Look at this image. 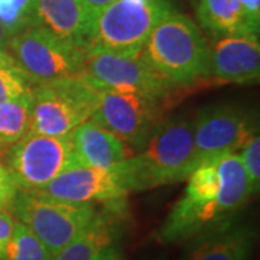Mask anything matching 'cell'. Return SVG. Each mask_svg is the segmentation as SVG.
Listing matches in <instances>:
<instances>
[{
    "label": "cell",
    "mask_w": 260,
    "mask_h": 260,
    "mask_svg": "<svg viewBox=\"0 0 260 260\" xmlns=\"http://www.w3.org/2000/svg\"><path fill=\"white\" fill-rule=\"evenodd\" d=\"M6 167L19 191H35L77 167L70 135L47 136L28 132L6 152Z\"/></svg>",
    "instance_id": "10"
},
{
    "label": "cell",
    "mask_w": 260,
    "mask_h": 260,
    "mask_svg": "<svg viewBox=\"0 0 260 260\" xmlns=\"http://www.w3.org/2000/svg\"><path fill=\"white\" fill-rule=\"evenodd\" d=\"M175 9L174 0H114L94 16L90 49L138 55L153 28Z\"/></svg>",
    "instance_id": "4"
},
{
    "label": "cell",
    "mask_w": 260,
    "mask_h": 260,
    "mask_svg": "<svg viewBox=\"0 0 260 260\" xmlns=\"http://www.w3.org/2000/svg\"><path fill=\"white\" fill-rule=\"evenodd\" d=\"M253 26L260 28V0H237Z\"/></svg>",
    "instance_id": "26"
},
{
    "label": "cell",
    "mask_w": 260,
    "mask_h": 260,
    "mask_svg": "<svg viewBox=\"0 0 260 260\" xmlns=\"http://www.w3.org/2000/svg\"><path fill=\"white\" fill-rule=\"evenodd\" d=\"M70 139L78 165L110 169L129 156L124 143L93 119L78 124L70 133Z\"/></svg>",
    "instance_id": "16"
},
{
    "label": "cell",
    "mask_w": 260,
    "mask_h": 260,
    "mask_svg": "<svg viewBox=\"0 0 260 260\" xmlns=\"http://www.w3.org/2000/svg\"><path fill=\"white\" fill-rule=\"evenodd\" d=\"M9 55L35 84L74 78L83 73L84 52L38 25L12 37Z\"/></svg>",
    "instance_id": "9"
},
{
    "label": "cell",
    "mask_w": 260,
    "mask_h": 260,
    "mask_svg": "<svg viewBox=\"0 0 260 260\" xmlns=\"http://www.w3.org/2000/svg\"><path fill=\"white\" fill-rule=\"evenodd\" d=\"M10 39H12L10 32L6 29V26L0 22V51H2V52H8V54H9Z\"/></svg>",
    "instance_id": "28"
},
{
    "label": "cell",
    "mask_w": 260,
    "mask_h": 260,
    "mask_svg": "<svg viewBox=\"0 0 260 260\" xmlns=\"http://www.w3.org/2000/svg\"><path fill=\"white\" fill-rule=\"evenodd\" d=\"M80 77L97 90L142 93L171 102L181 90L162 78L140 54L126 55L95 48L84 52Z\"/></svg>",
    "instance_id": "8"
},
{
    "label": "cell",
    "mask_w": 260,
    "mask_h": 260,
    "mask_svg": "<svg viewBox=\"0 0 260 260\" xmlns=\"http://www.w3.org/2000/svg\"><path fill=\"white\" fill-rule=\"evenodd\" d=\"M15 218L9 210H0V260H6V250L13 232Z\"/></svg>",
    "instance_id": "25"
},
{
    "label": "cell",
    "mask_w": 260,
    "mask_h": 260,
    "mask_svg": "<svg viewBox=\"0 0 260 260\" xmlns=\"http://www.w3.org/2000/svg\"><path fill=\"white\" fill-rule=\"evenodd\" d=\"M91 260H126L121 251L120 246L117 243H113L110 246L100 250Z\"/></svg>",
    "instance_id": "27"
},
{
    "label": "cell",
    "mask_w": 260,
    "mask_h": 260,
    "mask_svg": "<svg viewBox=\"0 0 260 260\" xmlns=\"http://www.w3.org/2000/svg\"><path fill=\"white\" fill-rule=\"evenodd\" d=\"M0 22L12 37L38 25L35 0H0Z\"/></svg>",
    "instance_id": "21"
},
{
    "label": "cell",
    "mask_w": 260,
    "mask_h": 260,
    "mask_svg": "<svg viewBox=\"0 0 260 260\" xmlns=\"http://www.w3.org/2000/svg\"><path fill=\"white\" fill-rule=\"evenodd\" d=\"M140 56L181 90L208 78L210 44L194 20L178 9L169 12L153 28Z\"/></svg>",
    "instance_id": "3"
},
{
    "label": "cell",
    "mask_w": 260,
    "mask_h": 260,
    "mask_svg": "<svg viewBox=\"0 0 260 260\" xmlns=\"http://www.w3.org/2000/svg\"><path fill=\"white\" fill-rule=\"evenodd\" d=\"M239 156L247 175L249 184L254 194L259 192L260 188V138L259 133L254 132L239 149Z\"/></svg>",
    "instance_id": "23"
},
{
    "label": "cell",
    "mask_w": 260,
    "mask_h": 260,
    "mask_svg": "<svg viewBox=\"0 0 260 260\" xmlns=\"http://www.w3.org/2000/svg\"><path fill=\"white\" fill-rule=\"evenodd\" d=\"M32 91L0 104V148H10L30 130Z\"/></svg>",
    "instance_id": "19"
},
{
    "label": "cell",
    "mask_w": 260,
    "mask_h": 260,
    "mask_svg": "<svg viewBox=\"0 0 260 260\" xmlns=\"http://www.w3.org/2000/svg\"><path fill=\"white\" fill-rule=\"evenodd\" d=\"M253 244L250 227L232 221L189 240L179 260H250Z\"/></svg>",
    "instance_id": "15"
},
{
    "label": "cell",
    "mask_w": 260,
    "mask_h": 260,
    "mask_svg": "<svg viewBox=\"0 0 260 260\" xmlns=\"http://www.w3.org/2000/svg\"><path fill=\"white\" fill-rule=\"evenodd\" d=\"M124 204L106 205L99 210L91 223L56 253L52 260H91L104 247L117 243L121 233Z\"/></svg>",
    "instance_id": "17"
},
{
    "label": "cell",
    "mask_w": 260,
    "mask_h": 260,
    "mask_svg": "<svg viewBox=\"0 0 260 260\" xmlns=\"http://www.w3.org/2000/svg\"><path fill=\"white\" fill-rule=\"evenodd\" d=\"M95 100L97 88L81 77L35 84L32 88L29 132L67 136L78 124L91 119Z\"/></svg>",
    "instance_id": "5"
},
{
    "label": "cell",
    "mask_w": 260,
    "mask_h": 260,
    "mask_svg": "<svg viewBox=\"0 0 260 260\" xmlns=\"http://www.w3.org/2000/svg\"><path fill=\"white\" fill-rule=\"evenodd\" d=\"M83 2L84 5L95 15V13H99L102 9L107 8V6H109L112 2H114V0H83Z\"/></svg>",
    "instance_id": "29"
},
{
    "label": "cell",
    "mask_w": 260,
    "mask_h": 260,
    "mask_svg": "<svg viewBox=\"0 0 260 260\" xmlns=\"http://www.w3.org/2000/svg\"><path fill=\"white\" fill-rule=\"evenodd\" d=\"M0 65H16V62H15V59L8 52H2L0 51Z\"/></svg>",
    "instance_id": "30"
},
{
    "label": "cell",
    "mask_w": 260,
    "mask_h": 260,
    "mask_svg": "<svg viewBox=\"0 0 260 260\" xmlns=\"http://www.w3.org/2000/svg\"><path fill=\"white\" fill-rule=\"evenodd\" d=\"M247 110L233 103L205 106L192 119L195 156L198 165L207 159L237 152L256 130Z\"/></svg>",
    "instance_id": "12"
},
{
    "label": "cell",
    "mask_w": 260,
    "mask_h": 260,
    "mask_svg": "<svg viewBox=\"0 0 260 260\" xmlns=\"http://www.w3.org/2000/svg\"><path fill=\"white\" fill-rule=\"evenodd\" d=\"M9 211L55 256L91 223L99 210L90 204H70L30 191H19Z\"/></svg>",
    "instance_id": "6"
},
{
    "label": "cell",
    "mask_w": 260,
    "mask_h": 260,
    "mask_svg": "<svg viewBox=\"0 0 260 260\" xmlns=\"http://www.w3.org/2000/svg\"><path fill=\"white\" fill-rule=\"evenodd\" d=\"M54 254L28 227L15 220L6 260H52Z\"/></svg>",
    "instance_id": "20"
},
{
    "label": "cell",
    "mask_w": 260,
    "mask_h": 260,
    "mask_svg": "<svg viewBox=\"0 0 260 260\" xmlns=\"http://www.w3.org/2000/svg\"><path fill=\"white\" fill-rule=\"evenodd\" d=\"M34 85L18 65H0V104L32 91Z\"/></svg>",
    "instance_id": "22"
},
{
    "label": "cell",
    "mask_w": 260,
    "mask_h": 260,
    "mask_svg": "<svg viewBox=\"0 0 260 260\" xmlns=\"http://www.w3.org/2000/svg\"><path fill=\"white\" fill-rule=\"evenodd\" d=\"M254 195L237 152L201 162L186 179L185 191L160 224L156 239L178 244L234 221Z\"/></svg>",
    "instance_id": "1"
},
{
    "label": "cell",
    "mask_w": 260,
    "mask_h": 260,
    "mask_svg": "<svg viewBox=\"0 0 260 260\" xmlns=\"http://www.w3.org/2000/svg\"><path fill=\"white\" fill-rule=\"evenodd\" d=\"M120 165L130 192L186 181L198 167L192 119L186 114L164 119L139 153Z\"/></svg>",
    "instance_id": "2"
},
{
    "label": "cell",
    "mask_w": 260,
    "mask_h": 260,
    "mask_svg": "<svg viewBox=\"0 0 260 260\" xmlns=\"http://www.w3.org/2000/svg\"><path fill=\"white\" fill-rule=\"evenodd\" d=\"M38 26L81 52L91 47L94 15L83 0H35Z\"/></svg>",
    "instance_id": "14"
},
{
    "label": "cell",
    "mask_w": 260,
    "mask_h": 260,
    "mask_svg": "<svg viewBox=\"0 0 260 260\" xmlns=\"http://www.w3.org/2000/svg\"><path fill=\"white\" fill-rule=\"evenodd\" d=\"M18 192V184L15 182L6 164L0 160V210H9Z\"/></svg>",
    "instance_id": "24"
},
{
    "label": "cell",
    "mask_w": 260,
    "mask_h": 260,
    "mask_svg": "<svg viewBox=\"0 0 260 260\" xmlns=\"http://www.w3.org/2000/svg\"><path fill=\"white\" fill-rule=\"evenodd\" d=\"M168 103L171 100L148 94L97 90L91 119L123 143L140 150L152 132L165 119Z\"/></svg>",
    "instance_id": "7"
},
{
    "label": "cell",
    "mask_w": 260,
    "mask_h": 260,
    "mask_svg": "<svg viewBox=\"0 0 260 260\" xmlns=\"http://www.w3.org/2000/svg\"><path fill=\"white\" fill-rule=\"evenodd\" d=\"M208 78L215 83L256 84L260 78V42L254 35L214 38Z\"/></svg>",
    "instance_id": "13"
},
{
    "label": "cell",
    "mask_w": 260,
    "mask_h": 260,
    "mask_svg": "<svg viewBox=\"0 0 260 260\" xmlns=\"http://www.w3.org/2000/svg\"><path fill=\"white\" fill-rule=\"evenodd\" d=\"M30 192L70 204L112 205L124 204L130 189L119 164L110 169L77 165Z\"/></svg>",
    "instance_id": "11"
},
{
    "label": "cell",
    "mask_w": 260,
    "mask_h": 260,
    "mask_svg": "<svg viewBox=\"0 0 260 260\" xmlns=\"http://www.w3.org/2000/svg\"><path fill=\"white\" fill-rule=\"evenodd\" d=\"M200 26L213 38L254 35L259 29L251 25L237 0H191Z\"/></svg>",
    "instance_id": "18"
}]
</instances>
